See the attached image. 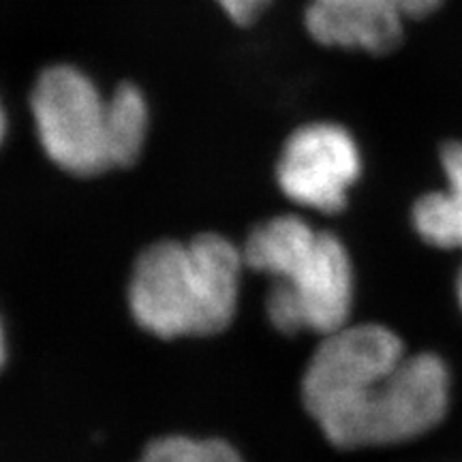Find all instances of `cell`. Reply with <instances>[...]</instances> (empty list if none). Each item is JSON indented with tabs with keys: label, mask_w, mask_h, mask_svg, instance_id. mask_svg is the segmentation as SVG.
I'll list each match as a JSON object with an SVG mask.
<instances>
[{
	"label": "cell",
	"mask_w": 462,
	"mask_h": 462,
	"mask_svg": "<svg viewBox=\"0 0 462 462\" xmlns=\"http://www.w3.org/2000/svg\"><path fill=\"white\" fill-rule=\"evenodd\" d=\"M302 398L332 446H394L443 420L449 373L435 354L407 356L388 328L345 326L317 346L302 379Z\"/></svg>",
	"instance_id": "cell-1"
},
{
	"label": "cell",
	"mask_w": 462,
	"mask_h": 462,
	"mask_svg": "<svg viewBox=\"0 0 462 462\" xmlns=\"http://www.w3.org/2000/svg\"><path fill=\"white\" fill-rule=\"evenodd\" d=\"M242 265L240 248L218 234L154 242L133 268V319L159 338L223 332L238 310Z\"/></svg>",
	"instance_id": "cell-2"
},
{
	"label": "cell",
	"mask_w": 462,
	"mask_h": 462,
	"mask_svg": "<svg viewBox=\"0 0 462 462\" xmlns=\"http://www.w3.org/2000/svg\"><path fill=\"white\" fill-rule=\"evenodd\" d=\"M245 263L274 281L265 313L282 334L328 337L346 326L354 268L343 242L293 215L257 225L242 248Z\"/></svg>",
	"instance_id": "cell-3"
},
{
	"label": "cell",
	"mask_w": 462,
	"mask_h": 462,
	"mask_svg": "<svg viewBox=\"0 0 462 462\" xmlns=\"http://www.w3.org/2000/svg\"><path fill=\"white\" fill-rule=\"evenodd\" d=\"M31 112L43 152L62 171L90 178L112 170L107 97L82 69H45L34 82Z\"/></svg>",
	"instance_id": "cell-4"
},
{
	"label": "cell",
	"mask_w": 462,
	"mask_h": 462,
	"mask_svg": "<svg viewBox=\"0 0 462 462\" xmlns=\"http://www.w3.org/2000/svg\"><path fill=\"white\" fill-rule=\"evenodd\" d=\"M362 176V150L354 133L338 123H309L282 143L276 182L293 204L334 215Z\"/></svg>",
	"instance_id": "cell-5"
},
{
	"label": "cell",
	"mask_w": 462,
	"mask_h": 462,
	"mask_svg": "<svg viewBox=\"0 0 462 462\" xmlns=\"http://www.w3.org/2000/svg\"><path fill=\"white\" fill-rule=\"evenodd\" d=\"M446 0H310L304 24L326 48L390 54L404 39L409 20L429 17Z\"/></svg>",
	"instance_id": "cell-6"
},
{
	"label": "cell",
	"mask_w": 462,
	"mask_h": 462,
	"mask_svg": "<svg viewBox=\"0 0 462 462\" xmlns=\"http://www.w3.org/2000/svg\"><path fill=\"white\" fill-rule=\"evenodd\" d=\"M448 189L421 195L411 221L418 236L437 248H462V142H448L439 154Z\"/></svg>",
	"instance_id": "cell-7"
},
{
	"label": "cell",
	"mask_w": 462,
	"mask_h": 462,
	"mask_svg": "<svg viewBox=\"0 0 462 462\" xmlns=\"http://www.w3.org/2000/svg\"><path fill=\"white\" fill-rule=\"evenodd\" d=\"M150 109L135 84H118L107 97V148L114 167H131L142 157L148 140Z\"/></svg>",
	"instance_id": "cell-8"
},
{
	"label": "cell",
	"mask_w": 462,
	"mask_h": 462,
	"mask_svg": "<svg viewBox=\"0 0 462 462\" xmlns=\"http://www.w3.org/2000/svg\"><path fill=\"white\" fill-rule=\"evenodd\" d=\"M140 462H242V458L221 439L170 435L150 443Z\"/></svg>",
	"instance_id": "cell-9"
},
{
	"label": "cell",
	"mask_w": 462,
	"mask_h": 462,
	"mask_svg": "<svg viewBox=\"0 0 462 462\" xmlns=\"http://www.w3.org/2000/svg\"><path fill=\"white\" fill-rule=\"evenodd\" d=\"M217 3L234 24L248 26L262 17L273 0H217Z\"/></svg>",
	"instance_id": "cell-10"
},
{
	"label": "cell",
	"mask_w": 462,
	"mask_h": 462,
	"mask_svg": "<svg viewBox=\"0 0 462 462\" xmlns=\"http://www.w3.org/2000/svg\"><path fill=\"white\" fill-rule=\"evenodd\" d=\"M5 360H7V343H5V330L3 323H0V368H3Z\"/></svg>",
	"instance_id": "cell-11"
},
{
	"label": "cell",
	"mask_w": 462,
	"mask_h": 462,
	"mask_svg": "<svg viewBox=\"0 0 462 462\" xmlns=\"http://www.w3.org/2000/svg\"><path fill=\"white\" fill-rule=\"evenodd\" d=\"M3 137H5V114H3V107H0V143H3Z\"/></svg>",
	"instance_id": "cell-12"
},
{
	"label": "cell",
	"mask_w": 462,
	"mask_h": 462,
	"mask_svg": "<svg viewBox=\"0 0 462 462\" xmlns=\"http://www.w3.org/2000/svg\"><path fill=\"white\" fill-rule=\"evenodd\" d=\"M458 300H460V309H462V273H460V279H458Z\"/></svg>",
	"instance_id": "cell-13"
}]
</instances>
